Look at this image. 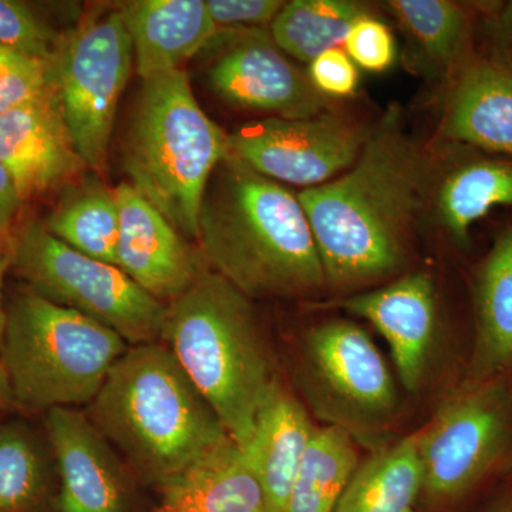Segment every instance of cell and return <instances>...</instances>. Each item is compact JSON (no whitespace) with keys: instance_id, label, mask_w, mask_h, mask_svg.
I'll use <instances>...</instances> for the list:
<instances>
[{"instance_id":"52a82bcc","label":"cell","mask_w":512,"mask_h":512,"mask_svg":"<svg viewBox=\"0 0 512 512\" xmlns=\"http://www.w3.org/2000/svg\"><path fill=\"white\" fill-rule=\"evenodd\" d=\"M12 238V269L30 291L107 326L130 346L161 342L167 305L119 266L80 254L43 222L13 229Z\"/></svg>"},{"instance_id":"44dd1931","label":"cell","mask_w":512,"mask_h":512,"mask_svg":"<svg viewBox=\"0 0 512 512\" xmlns=\"http://www.w3.org/2000/svg\"><path fill=\"white\" fill-rule=\"evenodd\" d=\"M156 512H268L242 448L228 439L160 488Z\"/></svg>"},{"instance_id":"603a6c76","label":"cell","mask_w":512,"mask_h":512,"mask_svg":"<svg viewBox=\"0 0 512 512\" xmlns=\"http://www.w3.org/2000/svg\"><path fill=\"white\" fill-rule=\"evenodd\" d=\"M423 481L416 431L360 461L335 512H414Z\"/></svg>"},{"instance_id":"74e56055","label":"cell","mask_w":512,"mask_h":512,"mask_svg":"<svg viewBox=\"0 0 512 512\" xmlns=\"http://www.w3.org/2000/svg\"><path fill=\"white\" fill-rule=\"evenodd\" d=\"M480 512H512V493L503 495Z\"/></svg>"},{"instance_id":"7c38bea8","label":"cell","mask_w":512,"mask_h":512,"mask_svg":"<svg viewBox=\"0 0 512 512\" xmlns=\"http://www.w3.org/2000/svg\"><path fill=\"white\" fill-rule=\"evenodd\" d=\"M487 39L447 79L439 134L454 146L512 157V52L490 28Z\"/></svg>"},{"instance_id":"5b68a950","label":"cell","mask_w":512,"mask_h":512,"mask_svg":"<svg viewBox=\"0 0 512 512\" xmlns=\"http://www.w3.org/2000/svg\"><path fill=\"white\" fill-rule=\"evenodd\" d=\"M228 156V134L202 111L183 69L143 79L124 168L183 237L197 241L205 192Z\"/></svg>"},{"instance_id":"ba28073f","label":"cell","mask_w":512,"mask_h":512,"mask_svg":"<svg viewBox=\"0 0 512 512\" xmlns=\"http://www.w3.org/2000/svg\"><path fill=\"white\" fill-rule=\"evenodd\" d=\"M303 392L329 426L379 448L377 439L399 413L389 366L367 332L333 319L306 333L299 350Z\"/></svg>"},{"instance_id":"484cf974","label":"cell","mask_w":512,"mask_h":512,"mask_svg":"<svg viewBox=\"0 0 512 512\" xmlns=\"http://www.w3.org/2000/svg\"><path fill=\"white\" fill-rule=\"evenodd\" d=\"M43 225L80 254L116 265L119 205L114 190L106 185L84 184L66 195Z\"/></svg>"},{"instance_id":"8d00e7d4","label":"cell","mask_w":512,"mask_h":512,"mask_svg":"<svg viewBox=\"0 0 512 512\" xmlns=\"http://www.w3.org/2000/svg\"><path fill=\"white\" fill-rule=\"evenodd\" d=\"M15 406V399H13L12 386L6 367L0 360V409H12Z\"/></svg>"},{"instance_id":"2e32d148","label":"cell","mask_w":512,"mask_h":512,"mask_svg":"<svg viewBox=\"0 0 512 512\" xmlns=\"http://www.w3.org/2000/svg\"><path fill=\"white\" fill-rule=\"evenodd\" d=\"M46 431L59 473V512H128L130 478L109 440L86 412H46Z\"/></svg>"},{"instance_id":"7402d4cb","label":"cell","mask_w":512,"mask_h":512,"mask_svg":"<svg viewBox=\"0 0 512 512\" xmlns=\"http://www.w3.org/2000/svg\"><path fill=\"white\" fill-rule=\"evenodd\" d=\"M461 154L436 192V210L441 227L467 247L477 221L495 207H512V158L464 146Z\"/></svg>"},{"instance_id":"836d02e7","label":"cell","mask_w":512,"mask_h":512,"mask_svg":"<svg viewBox=\"0 0 512 512\" xmlns=\"http://www.w3.org/2000/svg\"><path fill=\"white\" fill-rule=\"evenodd\" d=\"M22 208L16 185L5 165L0 163V234H12Z\"/></svg>"},{"instance_id":"d590c367","label":"cell","mask_w":512,"mask_h":512,"mask_svg":"<svg viewBox=\"0 0 512 512\" xmlns=\"http://www.w3.org/2000/svg\"><path fill=\"white\" fill-rule=\"evenodd\" d=\"M13 262V238L12 234H0V350H2L3 339L6 329V306L3 302V282L9 269H12Z\"/></svg>"},{"instance_id":"8fae6325","label":"cell","mask_w":512,"mask_h":512,"mask_svg":"<svg viewBox=\"0 0 512 512\" xmlns=\"http://www.w3.org/2000/svg\"><path fill=\"white\" fill-rule=\"evenodd\" d=\"M370 131L335 111L309 119H269L229 136V153L278 183L318 187L356 163Z\"/></svg>"},{"instance_id":"ac0fdd59","label":"cell","mask_w":512,"mask_h":512,"mask_svg":"<svg viewBox=\"0 0 512 512\" xmlns=\"http://www.w3.org/2000/svg\"><path fill=\"white\" fill-rule=\"evenodd\" d=\"M141 79L180 70L210 45L218 26L204 0H131L117 8Z\"/></svg>"},{"instance_id":"3957f363","label":"cell","mask_w":512,"mask_h":512,"mask_svg":"<svg viewBox=\"0 0 512 512\" xmlns=\"http://www.w3.org/2000/svg\"><path fill=\"white\" fill-rule=\"evenodd\" d=\"M86 414L137 476L158 488L231 439L163 342L130 346Z\"/></svg>"},{"instance_id":"4dcf8cb0","label":"cell","mask_w":512,"mask_h":512,"mask_svg":"<svg viewBox=\"0 0 512 512\" xmlns=\"http://www.w3.org/2000/svg\"><path fill=\"white\" fill-rule=\"evenodd\" d=\"M345 52L369 72H384L396 57V43L390 29L373 16L357 19L345 37Z\"/></svg>"},{"instance_id":"8992f818","label":"cell","mask_w":512,"mask_h":512,"mask_svg":"<svg viewBox=\"0 0 512 512\" xmlns=\"http://www.w3.org/2000/svg\"><path fill=\"white\" fill-rule=\"evenodd\" d=\"M6 315L0 360L15 406L30 412L89 406L130 348L114 330L30 289Z\"/></svg>"},{"instance_id":"5bb4252c","label":"cell","mask_w":512,"mask_h":512,"mask_svg":"<svg viewBox=\"0 0 512 512\" xmlns=\"http://www.w3.org/2000/svg\"><path fill=\"white\" fill-rule=\"evenodd\" d=\"M212 90L229 104L279 119H309L333 111L309 74L289 62L261 33L241 37L210 67Z\"/></svg>"},{"instance_id":"f546056e","label":"cell","mask_w":512,"mask_h":512,"mask_svg":"<svg viewBox=\"0 0 512 512\" xmlns=\"http://www.w3.org/2000/svg\"><path fill=\"white\" fill-rule=\"evenodd\" d=\"M52 84V63L0 45V114L35 99Z\"/></svg>"},{"instance_id":"30bf717a","label":"cell","mask_w":512,"mask_h":512,"mask_svg":"<svg viewBox=\"0 0 512 512\" xmlns=\"http://www.w3.org/2000/svg\"><path fill=\"white\" fill-rule=\"evenodd\" d=\"M130 36L119 10L63 33L52 62L64 121L87 168L103 174L121 93L133 69Z\"/></svg>"},{"instance_id":"e575fe53","label":"cell","mask_w":512,"mask_h":512,"mask_svg":"<svg viewBox=\"0 0 512 512\" xmlns=\"http://www.w3.org/2000/svg\"><path fill=\"white\" fill-rule=\"evenodd\" d=\"M487 22L512 52V2L487 6Z\"/></svg>"},{"instance_id":"4fadbf2b","label":"cell","mask_w":512,"mask_h":512,"mask_svg":"<svg viewBox=\"0 0 512 512\" xmlns=\"http://www.w3.org/2000/svg\"><path fill=\"white\" fill-rule=\"evenodd\" d=\"M367 320L383 336L404 389L417 393L439 339V302L427 272L400 275L370 291L328 303Z\"/></svg>"},{"instance_id":"6da1fadb","label":"cell","mask_w":512,"mask_h":512,"mask_svg":"<svg viewBox=\"0 0 512 512\" xmlns=\"http://www.w3.org/2000/svg\"><path fill=\"white\" fill-rule=\"evenodd\" d=\"M429 183L426 157L404 134L394 109L370 131L348 171L299 192L326 291L343 298L399 278Z\"/></svg>"},{"instance_id":"cb8c5ba5","label":"cell","mask_w":512,"mask_h":512,"mask_svg":"<svg viewBox=\"0 0 512 512\" xmlns=\"http://www.w3.org/2000/svg\"><path fill=\"white\" fill-rule=\"evenodd\" d=\"M387 5L447 79L473 52L485 18V6L450 0H393Z\"/></svg>"},{"instance_id":"d6a6232c","label":"cell","mask_w":512,"mask_h":512,"mask_svg":"<svg viewBox=\"0 0 512 512\" xmlns=\"http://www.w3.org/2000/svg\"><path fill=\"white\" fill-rule=\"evenodd\" d=\"M286 2L281 0H207L215 25L264 26L274 22Z\"/></svg>"},{"instance_id":"7a4b0ae2","label":"cell","mask_w":512,"mask_h":512,"mask_svg":"<svg viewBox=\"0 0 512 512\" xmlns=\"http://www.w3.org/2000/svg\"><path fill=\"white\" fill-rule=\"evenodd\" d=\"M197 242L205 264L249 299L313 301L326 292L298 195L231 153L208 184Z\"/></svg>"},{"instance_id":"d4e9b609","label":"cell","mask_w":512,"mask_h":512,"mask_svg":"<svg viewBox=\"0 0 512 512\" xmlns=\"http://www.w3.org/2000/svg\"><path fill=\"white\" fill-rule=\"evenodd\" d=\"M359 463L357 441L349 431L316 427L284 512H335Z\"/></svg>"},{"instance_id":"f1b7e54d","label":"cell","mask_w":512,"mask_h":512,"mask_svg":"<svg viewBox=\"0 0 512 512\" xmlns=\"http://www.w3.org/2000/svg\"><path fill=\"white\" fill-rule=\"evenodd\" d=\"M62 39L63 33L28 3L0 0V45L52 63Z\"/></svg>"},{"instance_id":"9c48e42d","label":"cell","mask_w":512,"mask_h":512,"mask_svg":"<svg viewBox=\"0 0 512 512\" xmlns=\"http://www.w3.org/2000/svg\"><path fill=\"white\" fill-rule=\"evenodd\" d=\"M421 498L433 507L463 500L512 450V375L458 386L419 430Z\"/></svg>"},{"instance_id":"ffe728a7","label":"cell","mask_w":512,"mask_h":512,"mask_svg":"<svg viewBox=\"0 0 512 512\" xmlns=\"http://www.w3.org/2000/svg\"><path fill=\"white\" fill-rule=\"evenodd\" d=\"M315 429L306 407L279 380L256 414L251 437L241 447L262 485L268 512L285 511Z\"/></svg>"},{"instance_id":"277c9868","label":"cell","mask_w":512,"mask_h":512,"mask_svg":"<svg viewBox=\"0 0 512 512\" xmlns=\"http://www.w3.org/2000/svg\"><path fill=\"white\" fill-rule=\"evenodd\" d=\"M161 342L244 447L262 403L282 380L252 299L207 265L167 305Z\"/></svg>"},{"instance_id":"1f68e13d","label":"cell","mask_w":512,"mask_h":512,"mask_svg":"<svg viewBox=\"0 0 512 512\" xmlns=\"http://www.w3.org/2000/svg\"><path fill=\"white\" fill-rule=\"evenodd\" d=\"M309 79L326 97H350L356 93L359 73L345 50L339 47L320 53L309 63Z\"/></svg>"},{"instance_id":"83f0119b","label":"cell","mask_w":512,"mask_h":512,"mask_svg":"<svg viewBox=\"0 0 512 512\" xmlns=\"http://www.w3.org/2000/svg\"><path fill=\"white\" fill-rule=\"evenodd\" d=\"M52 491L45 451L30 430L0 424V512L42 510Z\"/></svg>"},{"instance_id":"f35d334b","label":"cell","mask_w":512,"mask_h":512,"mask_svg":"<svg viewBox=\"0 0 512 512\" xmlns=\"http://www.w3.org/2000/svg\"><path fill=\"white\" fill-rule=\"evenodd\" d=\"M511 480H512V474H511Z\"/></svg>"},{"instance_id":"9a60e30c","label":"cell","mask_w":512,"mask_h":512,"mask_svg":"<svg viewBox=\"0 0 512 512\" xmlns=\"http://www.w3.org/2000/svg\"><path fill=\"white\" fill-rule=\"evenodd\" d=\"M0 163L23 205L72 183L86 170L53 84L35 99L0 114Z\"/></svg>"},{"instance_id":"4316f807","label":"cell","mask_w":512,"mask_h":512,"mask_svg":"<svg viewBox=\"0 0 512 512\" xmlns=\"http://www.w3.org/2000/svg\"><path fill=\"white\" fill-rule=\"evenodd\" d=\"M369 15L365 3L350 0H292L271 23L272 42L286 55L311 63L345 42L349 29Z\"/></svg>"},{"instance_id":"d6986e66","label":"cell","mask_w":512,"mask_h":512,"mask_svg":"<svg viewBox=\"0 0 512 512\" xmlns=\"http://www.w3.org/2000/svg\"><path fill=\"white\" fill-rule=\"evenodd\" d=\"M474 340L460 386L512 375V221L477 266L473 282Z\"/></svg>"},{"instance_id":"e0dca14e","label":"cell","mask_w":512,"mask_h":512,"mask_svg":"<svg viewBox=\"0 0 512 512\" xmlns=\"http://www.w3.org/2000/svg\"><path fill=\"white\" fill-rule=\"evenodd\" d=\"M120 229L116 266L157 301L180 298L207 266L170 221L130 183L114 188Z\"/></svg>"}]
</instances>
